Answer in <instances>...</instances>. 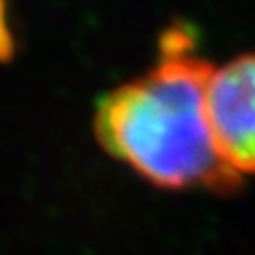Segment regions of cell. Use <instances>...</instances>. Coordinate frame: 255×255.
<instances>
[{"label": "cell", "instance_id": "obj_1", "mask_svg": "<svg viewBox=\"0 0 255 255\" xmlns=\"http://www.w3.org/2000/svg\"><path fill=\"white\" fill-rule=\"evenodd\" d=\"M213 70L188 25L166 27L157 63L99 101L92 121L99 145L154 188L238 190L242 177L222 161L208 124Z\"/></svg>", "mask_w": 255, "mask_h": 255}, {"label": "cell", "instance_id": "obj_3", "mask_svg": "<svg viewBox=\"0 0 255 255\" xmlns=\"http://www.w3.org/2000/svg\"><path fill=\"white\" fill-rule=\"evenodd\" d=\"M13 54V34L7 20V0H0V61H7Z\"/></svg>", "mask_w": 255, "mask_h": 255}, {"label": "cell", "instance_id": "obj_2", "mask_svg": "<svg viewBox=\"0 0 255 255\" xmlns=\"http://www.w3.org/2000/svg\"><path fill=\"white\" fill-rule=\"evenodd\" d=\"M206 108L222 161L238 177L255 175V52L213 70Z\"/></svg>", "mask_w": 255, "mask_h": 255}]
</instances>
